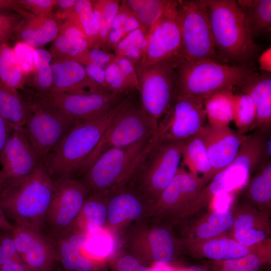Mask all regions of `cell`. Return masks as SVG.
<instances>
[{
  "instance_id": "cell-22",
  "label": "cell",
  "mask_w": 271,
  "mask_h": 271,
  "mask_svg": "<svg viewBox=\"0 0 271 271\" xmlns=\"http://www.w3.org/2000/svg\"><path fill=\"white\" fill-rule=\"evenodd\" d=\"M237 87L240 92L248 95L253 100L256 111L254 129L270 133V73H256Z\"/></svg>"
},
{
  "instance_id": "cell-45",
  "label": "cell",
  "mask_w": 271,
  "mask_h": 271,
  "mask_svg": "<svg viewBox=\"0 0 271 271\" xmlns=\"http://www.w3.org/2000/svg\"><path fill=\"white\" fill-rule=\"evenodd\" d=\"M56 4V0H17L16 8L37 16L46 17L53 13L52 11Z\"/></svg>"
},
{
  "instance_id": "cell-53",
  "label": "cell",
  "mask_w": 271,
  "mask_h": 271,
  "mask_svg": "<svg viewBox=\"0 0 271 271\" xmlns=\"http://www.w3.org/2000/svg\"><path fill=\"white\" fill-rule=\"evenodd\" d=\"M259 68L262 72H271V47L266 49L259 56L258 60Z\"/></svg>"
},
{
  "instance_id": "cell-54",
  "label": "cell",
  "mask_w": 271,
  "mask_h": 271,
  "mask_svg": "<svg viewBox=\"0 0 271 271\" xmlns=\"http://www.w3.org/2000/svg\"><path fill=\"white\" fill-rule=\"evenodd\" d=\"M141 27V26L139 21L132 13L127 17L122 28L124 36Z\"/></svg>"
},
{
  "instance_id": "cell-58",
  "label": "cell",
  "mask_w": 271,
  "mask_h": 271,
  "mask_svg": "<svg viewBox=\"0 0 271 271\" xmlns=\"http://www.w3.org/2000/svg\"><path fill=\"white\" fill-rule=\"evenodd\" d=\"M189 271H210L208 268L199 266H193L191 267Z\"/></svg>"
},
{
  "instance_id": "cell-43",
  "label": "cell",
  "mask_w": 271,
  "mask_h": 271,
  "mask_svg": "<svg viewBox=\"0 0 271 271\" xmlns=\"http://www.w3.org/2000/svg\"><path fill=\"white\" fill-rule=\"evenodd\" d=\"M17 62L27 77L35 70V49L28 44L17 42L12 47Z\"/></svg>"
},
{
  "instance_id": "cell-7",
  "label": "cell",
  "mask_w": 271,
  "mask_h": 271,
  "mask_svg": "<svg viewBox=\"0 0 271 271\" xmlns=\"http://www.w3.org/2000/svg\"><path fill=\"white\" fill-rule=\"evenodd\" d=\"M180 59L134 66L142 108L157 125L177 95L176 67Z\"/></svg>"
},
{
  "instance_id": "cell-17",
  "label": "cell",
  "mask_w": 271,
  "mask_h": 271,
  "mask_svg": "<svg viewBox=\"0 0 271 271\" xmlns=\"http://www.w3.org/2000/svg\"><path fill=\"white\" fill-rule=\"evenodd\" d=\"M233 225L229 236L245 246H253L271 238L270 216L245 202L231 209Z\"/></svg>"
},
{
  "instance_id": "cell-3",
  "label": "cell",
  "mask_w": 271,
  "mask_h": 271,
  "mask_svg": "<svg viewBox=\"0 0 271 271\" xmlns=\"http://www.w3.org/2000/svg\"><path fill=\"white\" fill-rule=\"evenodd\" d=\"M213 36L220 60L230 65L252 63L258 47L234 0H207Z\"/></svg>"
},
{
  "instance_id": "cell-9",
  "label": "cell",
  "mask_w": 271,
  "mask_h": 271,
  "mask_svg": "<svg viewBox=\"0 0 271 271\" xmlns=\"http://www.w3.org/2000/svg\"><path fill=\"white\" fill-rule=\"evenodd\" d=\"M157 126L142 107L133 106L129 101L111 121L82 172L109 149L128 147L154 137Z\"/></svg>"
},
{
  "instance_id": "cell-46",
  "label": "cell",
  "mask_w": 271,
  "mask_h": 271,
  "mask_svg": "<svg viewBox=\"0 0 271 271\" xmlns=\"http://www.w3.org/2000/svg\"><path fill=\"white\" fill-rule=\"evenodd\" d=\"M148 32L141 27L125 36L114 47L115 55H120L124 51L132 46L141 44L148 37Z\"/></svg>"
},
{
  "instance_id": "cell-30",
  "label": "cell",
  "mask_w": 271,
  "mask_h": 271,
  "mask_svg": "<svg viewBox=\"0 0 271 271\" xmlns=\"http://www.w3.org/2000/svg\"><path fill=\"white\" fill-rule=\"evenodd\" d=\"M27 112L25 99L20 91L0 80V115L16 128L24 127Z\"/></svg>"
},
{
  "instance_id": "cell-51",
  "label": "cell",
  "mask_w": 271,
  "mask_h": 271,
  "mask_svg": "<svg viewBox=\"0 0 271 271\" xmlns=\"http://www.w3.org/2000/svg\"><path fill=\"white\" fill-rule=\"evenodd\" d=\"M141 266L140 261L136 257L126 255L120 257L116 263V271H138Z\"/></svg>"
},
{
  "instance_id": "cell-29",
  "label": "cell",
  "mask_w": 271,
  "mask_h": 271,
  "mask_svg": "<svg viewBox=\"0 0 271 271\" xmlns=\"http://www.w3.org/2000/svg\"><path fill=\"white\" fill-rule=\"evenodd\" d=\"M271 261V238L260 243L241 257L219 261H210V271H260Z\"/></svg>"
},
{
  "instance_id": "cell-1",
  "label": "cell",
  "mask_w": 271,
  "mask_h": 271,
  "mask_svg": "<svg viewBox=\"0 0 271 271\" xmlns=\"http://www.w3.org/2000/svg\"><path fill=\"white\" fill-rule=\"evenodd\" d=\"M54 188V181L41 163L28 176L4 182L0 207L6 217L15 225L42 231Z\"/></svg>"
},
{
  "instance_id": "cell-15",
  "label": "cell",
  "mask_w": 271,
  "mask_h": 271,
  "mask_svg": "<svg viewBox=\"0 0 271 271\" xmlns=\"http://www.w3.org/2000/svg\"><path fill=\"white\" fill-rule=\"evenodd\" d=\"M16 249L32 271H50L56 261L55 241L41 230L15 225L11 231Z\"/></svg>"
},
{
  "instance_id": "cell-47",
  "label": "cell",
  "mask_w": 271,
  "mask_h": 271,
  "mask_svg": "<svg viewBox=\"0 0 271 271\" xmlns=\"http://www.w3.org/2000/svg\"><path fill=\"white\" fill-rule=\"evenodd\" d=\"M89 242L91 244L88 250L97 256L108 255L112 250L113 244L111 238L100 232L92 235Z\"/></svg>"
},
{
  "instance_id": "cell-33",
  "label": "cell",
  "mask_w": 271,
  "mask_h": 271,
  "mask_svg": "<svg viewBox=\"0 0 271 271\" xmlns=\"http://www.w3.org/2000/svg\"><path fill=\"white\" fill-rule=\"evenodd\" d=\"M142 27L149 31L160 20L171 0H125L123 1Z\"/></svg>"
},
{
  "instance_id": "cell-11",
  "label": "cell",
  "mask_w": 271,
  "mask_h": 271,
  "mask_svg": "<svg viewBox=\"0 0 271 271\" xmlns=\"http://www.w3.org/2000/svg\"><path fill=\"white\" fill-rule=\"evenodd\" d=\"M186 140L157 143L136 171L139 172L144 191L157 200L175 177L181 165L182 150Z\"/></svg>"
},
{
  "instance_id": "cell-25",
  "label": "cell",
  "mask_w": 271,
  "mask_h": 271,
  "mask_svg": "<svg viewBox=\"0 0 271 271\" xmlns=\"http://www.w3.org/2000/svg\"><path fill=\"white\" fill-rule=\"evenodd\" d=\"M233 222L231 209L208 212L188 228L183 242L202 241L228 234Z\"/></svg>"
},
{
  "instance_id": "cell-40",
  "label": "cell",
  "mask_w": 271,
  "mask_h": 271,
  "mask_svg": "<svg viewBox=\"0 0 271 271\" xmlns=\"http://www.w3.org/2000/svg\"><path fill=\"white\" fill-rule=\"evenodd\" d=\"M255 108L251 98L241 92L234 94L233 119L237 131L242 134L254 129Z\"/></svg>"
},
{
  "instance_id": "cell-28",
  "label": "cell",
  "mask_w": 271,
  "mask_h": 271,
  "mask_svg": "<svg viewBox=\"0 0 271 271\" xmlns=\"http://www.w3.org/2000/svg\"><path fill=\"white\" fill-rule=\"evenodd\" d=\"M181 166L207 183L213 177L206 148L200 131L186 140L182 150Z\"/></svg>"
},
{
  "instance_id": "cell-18",
  "label": "cell",
  "mask_w": 271,
  "mask_h": 271,
  "mask_svg": "<svg viewBox=\"0 0 271 271\" xmlns=\"http://www.w3.org/2000/svg\"><path fill=\"white\" fill-rule=\"evenodd\" d=\"M214 176L234 160L244 134L229 126L205 124L200 130ZM213 176V177H214Z\"/></svg>"
},
{
  "instance_id": "cell-27",
  "label": "cell",
  "mask_w": 271,
  "mask_h": 271,
  "mask_svg": "<svg viewBox=\"0 0 271 271\" xmlns=\"http://www.w3.org/2000/svg\"><path fill=\"white\" fill-rule=\"evenodd\" d=\"M55 14L60 20L69 21L83 34L88 41L89 49L100 48L98 29L93 12L92 1L77 0L73 8Z\"/></svg>"
},
{
  "instance_id": "cell-60",
  "label": "cell",
  "mask_w": 271,
  "mask_h": 271,
  "mask_svg": "<svg viewBox=\"0 0 271 271\" xmlns=\"http://www.w3.org/2000/svg\"><path fill=\"white\" fill-rule=\"evenodd\" d=\"M50 271H63V270H62V269H59V270L58 269H55V268L54 267L52 269H51Z\"/></svg>"
},
{
  "instance_id": "cell-21",
  "label": "cell",
  "mask_w": 271,
  "mask_h": 271,
  "mask_svg": "<svg viewBox=\"0 0 271 271\" xmlns=\"http://www.w3.org/2000/svg\"><path fill=\"white\" fill-rule=\"evenodd\" d=\"M22 17L13 37L34 47L40 48L53 41L57 37L60 20L54 13L46 17H39L17 8L14 10Z\"/></svg>"
},
{
  "instance_id": "cell-19",
  "label": "cell",
  "mask_w": 271,
  "mask_h": 271,
  "mask_svg": "<svg viewBox=\"0 0 271 271\" xmlns=\"http://www.w3.org/2000/svg\"><path fill=\"white\" fill-rule=\"evenodd\" d=\"M52 83L49 92L85 94L107 91L88 75L84 66L75 61L53 59Z\"/></svg>"
},
{
  "instance_id": "cell-52",
  "label": "cell",
  "mask_w": 271,
  "mask_h": 271,
  "mask_svg": "<svg viewBox=\"0 0 271 271\" xmlns=\"http://www.w3.org/2000/svg\"><path fill=\"white\" fill-rule=\"evenodd\" d=\"M15 128L0 115V157L3 150Z\"/></svg>"
},
{
  "instance_id": "cell-24",
  "label": "cell",
  "mask_w": 271,
  "mask_h": 271,
  "mask_svg": "<svg viewBox=\"0 0 271 271\" xmlns=\"http://www.w3.org/2000/svg\"><path fill=\"white\" fill-rule=\"evenodd\" d=\"M54 241L56 261L63 271H98L94 261L81 252L85 239L78 231L74 229Z\"/></svg>"
},
{
  "instance_id": "cell-10",
  "label": "cell",
  "mask_w": 271,
  "mask_h": 271,
  "mask_svg": "<svg viewBox=\"0 0 271 271\" xmlns=\"http://www.w3.org/2000/svg\"><path fill=\"white\" fill-rule=\"evenodd\" d=\"M54 182V192L42 231L55 240L74 229L89 191L81 181L72 178Z\"/></svg>"
},
{
  "instance_id": "cell-31",
  "label": "cell",
  "mask_w": 271,
  "mask_h": 271,
  "mask_svg": "<svg viewBox=\"0 0 271 271\" xmlns=\"http://www.w3.org/2000/svg\"><path fill=\"white\" fill-rule=\"evenodd\" d=\"M233 88L217 92L203 102L208 123L215 126H229L233 119Z\"/></svg>"
},
{
  "instance_id": "cell-26",
  "label": "cell",
  "mask_w": 271,
  "mask_h": 271,
  "mask_svg": "<svg viewBox=\"0 0 271 271\" xmlns=\"http://www.w3.org/2000/svg\"><path fill=\"white\" fill-rule=\"evenodd\" d=\"M243 192L246 202L270 216L271 160L264 159L249 179Z\"/></svg>"
},
{
  "instance_id": "cell-13",
  "label": "cell",
  "mask_w": 271,
  "mask_h": 271,
  "mask_svg": "<svg viewBox=\"0 0 271 271\" xmlns=\"http://www.w3.org/2000/svg\"><path fill=\"white\" fill-rule=\"evenodd\" d=\"M206 118L203 102L177 95L159 121L155 140L156 143L186 140L200 131L205 125Z\"/></svg>"
},
{
  "instance_id": "cell-37",
  "label": "cell",
  "mask_w": 271,
  "mask_h": 271,
  "mask_svg": "<svg viewBox=\"0 0 271 271\" xmlns=\"http://www.w3.org/2000/svg\"><path fill=\"white\" fill-rule=\"evenodd\" d=\"M93 12L98 29V45L107 51V41L112 22L120 8L117 0L92 1Z\"/></svg>"
},
{
  "instance_id": "cell-57",
  "label": "cell",
  "mask_w": 271,
  "mask_h": 271,
  "mask_svg": "<svg viewBox=\"0 0 271 271\" xmlns=\"http://www.w3.org/2000/svg\"><path fill=\"white\" fill-rule=\"evenodd\" d=\"M17 0H0V10H13L16 7Z\"/></svg>"
},
{
  "instance_id": "cell-44",
  "label": "cell",
  "mask_w": 271,
  "mask_h": 271,
  "mask_svg": "<svg viewBox=\"0 0 271 271\" xmlns=\"http://www.w3.org/2000/svg\"><path fill=\"white\" fill-rule=\"evenodd\" d=\"M20 14L13 10H0V45L8 43L21 22Z\"/></svg>"
},
{
  "instance_id": "cell-36",
  "label": "cell",
  "mask_w": 271,
  "mask_h": 271,
  "mask_svg": "<svg viewBox=\"0 0 271 271\" xmlns=\"http://www.w3.org/2000/svg\"><path fill=\"white\" fill-rule=\"evenodd\" d=\"M152 257L156 265L166 266L173 260L175 243L169 230L158 227L152 230L149 237Z\"/></svg>"
},
{
  "instance_id": "cell-14",
  "label": "cell",
  "mask_w": 271,
  "mask_h": 271,
  "mask_svg": "<svg viewBox=\"0 0 271 271\" xmlns=\"http://www.w3.org/2000/svg\"><path fill=\"white\" fill-rule=\"evenodd\" d=\"M177 7V1H172L162 17L149 31L146 50L137 65L181 59V37Z\"/></svg>"
},
{
  "instance_id": "cell-39",
  "label": "cell",
  "mask_w": 271,
  "mask_h": 271,
  "mask_svg": "<svg viewBox=\"0 0 271 271\" xmlns=\"http://www.w3.org/2000/svg\"><path fill=\"white\" fill-rule=\"evenodd\" d=\"M35 70L30 82L33 90L40 93L49 92L52 83V56L49 51L35 49Z\"/></svg>"
},
{
  "instance_id": "cell-2",
  "label": "cell",
  "mask_w": 271,
  "mask_h": 271,
  "mask_svg": "<svg viewBox=\"0 0 271 271\" xmlns=\"http://www.w3.org/2000/svg\"><path fill=\"white\" fill-rule=\"evenodd\" d=\"M129 101L124 99L105 114L76 124L65 135L44 163L54 181L72 178L82 171L111 121Z\"/></svg>"
},
{
  "instance_id": "cell-34",
  "label": "cell",
  "mask_w": 271,
  "mask_h": 271,
  "mask_svg": "<svg viewBox=\"0 0 271 271\" xmlns=\"http://www.w3.org/2000/svg\"><path fill=\"white\" fill-rule=\"evenodd\" d=\"M27 76L19 66L9 42L0 45V80L9 87L23 90Z\"/></svg>"
},
{
  "instance_id": "cell-12",
  "label": "cell",
  "mask_w": 271,
  "mask_h": 271,
  "mask_svg": "<svg viewBox=\"0 0 271 271\" xmlns=\"http://www.w3.org/2000/svg\"><path fill=\"white\" fill-rule=\"evenodd\" d=\"M40 102L55 108L70 117L76 124L105 114L124 99L123 95L108 91L85 94L40 93L28 90Z\"/></svg>"
},
{
  "instance_id": "cell-55",
  "label": "cell",
  "mask_w": 271,
  "mask_h": 271,
  "mask_svg": "<svg viewBox=\"0 0 271 271\" xmlns=\"http://www.w3.org/2000/svg\"><path fill=\"white\" fill-rule=\"evenodd\" d=\"M77 0H56V4L54 7L59 9L57 12L67 11L73 8L76 4Z\"/></svg>"
},
{
  "instance_id": "cell-48",
  "label": "cell",
  "mask_w": 271,
  "mask_h": 271,
  "mask_svg": "<svg viewBox=\"0 0 271 271\" xmlns=\"http://www.w3.org/2000/svg\"><path fill=\"white\" fill-rule=\"evenodd\" d=\"M114 62L118 65L133 90L139 91L138 78L134 65L127 58L119 55H115Z\"/></svg>"
},
{
  "instance_id": "cell-42",
  "label": "cell",
  "mask_w": 271,
  "mask_h": 271,
  "mask_svg": "<svg viewBox=\"0 0 271 271\" xmlns=\"http://www.w3.org/2000/svg\"><path fill=\"white\" fill-rule=\"evenodd\" d=\"M59 34L63 36L80 54L88 56L89 47L83 34L68 21L61 24Z\"/></svg>"
},
{
  "instance_id": "cell-38",
  "label": "cell",
  "mask_w": 271,
  "mask_h": 271,
  "mask_svg": "<svg viewBox=\"0 0 271 271\" xmlns=\"http://www.w3.org/2000/svg\"><path fill=\"white\" fill-rule=\"evenodd\" d=\"M100 193H93L86 198L79 214L84 219L86 230L92 235L102 230L107 216L106 208L100 201Z\"/></svg>"
},
{
  "instance_id": "cell-32",
  "label": "cell",
  "mask_w": 271,
  "mask_h": 271,
  "mask_svg": "<svg viewBox=\"0 0 271 271\" xmlns=\"http://www.w3.org/2000/svg\"><path fill=\"white\" fill-rule=\"evenodd\" d=\"M236 2L243 13L253 37L270 30V0H241Z\"/></svg>"
},
{
  "instance_id": "cell-59",
  "label": "cell",
  "mask_w": 271,
  "mask_h": 271,
  "mask_svg": "<svg viewBox=\"0 0 271 271\" xmlns=\"http://www.w3.org/2000/svg\"><path fill=\"white\" fill-rule=\"evenodd\" d=\"M5 178L1 170H0V191L4 182Z\"/></svg>"
},
{
  "instance_id": "cell-56",
  "label": "cell",
  "mask_w": 271,
  "mask_h": 271,
  "mask_svg": "<svg viewBox=\"0 0 271 271\" xmlns=\"http://www.w3.org/2000/svg\"><path fill=\"white\" fill-rule=\"evenodd\" d=\"M14 225L6 217L3 211L0 207V229L12 231L14 228Z\"/></svg>"
},
{
  "instance_id": "cell-35",
  "label": "cell",
  "mask_w": 271,
  "mask_h": 271,
  "mask_svg": "<svg viewBox=\"0 0 271 271\" xmlns=\"http://www.w3.org/2000/svg\"><path fill=\"white\" fill-rule=\"evenodd\" d=\"M143 210L142 204L135 195L123 192L115 195L110 201L107 217L111 224H117L126 219L138 218Z\"/></svg>"
},
{
  "instance_id": "cell-4",
  "label": "cell",
  "mask_w": 271,
  "mask_h": 271,
  "mask_svg": "<svg viewBox=\"0 0 271 271\" xmlns=\"http://www.w3.org/2000/svg\"><path fill=\"white\" fill-rule=\"evenodd\" d=\"M176 71L177 95L203 102L217 92L237 86L256 73L253 63L229 65L209 60L193 62L180 60Z\"/></svg>"
},
{
  "instance_id": "cell-8",
  "label": "cell",
  "mask_w": 271,
  "mask_h": 271,
  "mask_svg": "<svg viewBox=\"0 0 271 271\" xmlns=\"http://www.w3.org/2000/svg\"><path fill=\"white\" fill-rule=\"evenodd\" d=\"M27 105L24 129L40 162L44 164L52 150L75 125L68 115L42 103L25 89Z\"/></svg>"
},
{
  "instance_id": "cell-5",
  "label": "cell",
  "mask_w": 271,
  "mask_h": 271,
  "mask_svg": "<svg viewBox=\"0 0 271 271\" xmlns=\"http://www.w3.org/2000/svg\"><path fill=\"white\" fill-rule=\"evenodd\" d=\"M157 144L155 137L100 155L84 172L81 181L88 191L101 193L123 184Z\"/></svg>"
},
{
  "instance_id": "cell-6",
  "label": "cell",
  "mask_w": 271,
  "mask_h": 271,
  "mask_svg": "<svg viewBox=\"0 0 271 271\" xmlns=\"http://www.w3.org/2000/svg\"><path fill=\"white\" fill-rule=\"evenodd\" d=\"M177 10L181 37V60L221 62L211 30L207 0L177 1Z\"/></svg>"
},
{
  "instance_id": "cell-16",
  "label": "cell",
  "mask_w": 271,
  "mask_h": 271,
  "mask_svg": "<svg viewBox=\"0 0 271 271\" xmlns=\"http://www.w3.org/2000/svg\"><path fill=\"white\" fill-rule=\"evenodd\" d=\"M42 163L24 127L13 131L0 157L5 181L24 178L32 174Z\"/></svg>"
},
{
  "instance_id": "cell-41",
  "label": "cell",
  "mask_w": 271,
  "mask_h": 271,
  "mask_svg": "<svg viewBox=\"0 0 271 271\" xmlns=\"http://www.w3.org/2000/svg\"><path fill=\"white\" fill-rule=\"evenodd\" d=\"M105 83L106 90L114 94L123 95L133 90L114 62L105 67Z\"/></svg>"
},
{
  "instance_id": "cell-49",
  "label": "cell",
  "mask_w": 271,
  "mask_h": 271,
  "mask_svg": "<svg viewBox=\"0 0 271 271\" xmlns=\"http://www.w3.org/2000/svg\"><path fill=\"white\" fill-rule=\"evenodd\" d=\"M115 55L110 52L103 50L100 48H92L89 49L88 58L89 62L106 67L114 62Z\"/></svg>"
},
{
  "instance_id": "cell-20",
  "label": "cell",
  "mask_w": 271,
  "mask_h": 271,
  "mask_svg": "<svg viewBox=\"0 0 271 271\" xmlns=\"http://www.w3.org/2000/svg\"><path fill=\"white\" fill-rule=\"evenodd\" d=\"M207 183L180 165L175 177L157 200L160 211L180 214Z\"/></svg>"
},
{
  "instance_id": "cell-50",
  "label": "cell",
  "mask_w": 271,
  "mask_h": 271,
  "mask_svg": "<svg viewBox=\"0 0 271 271\" xmlns=\"http://www.w3.org/2000/svg\"><path fill=\"white\" fill-rule=\"evenodd\" d=\"M89 76L105 90V67L89 62L84 65Z\"/></svg>"
},
{
  "instance_id": "cell-23",
  "label": "cell",
  "mask_w": 271,
  "mask_h": 271,
  "mask_svg": "<svg viewBox=\"0 0 271 271\" xmlns=\"http://www.w3.org/2000/svg\"><path fill=\"white\" fill-rule=\"evenodd\" d=\"M188 253L196 258L211 261L225 260L244 256L257 246H245L229 236L228 234L210 239L184 242Z\"/></svg>"
}]
</instances>
